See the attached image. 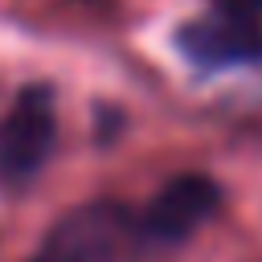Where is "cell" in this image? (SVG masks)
<instances>
[{
  "label": "cell",
  "instance_id": "3",
  "mask_svg": "<svg viewBox=\"0 0 262 262\" xmlns=\"http://www.w3.org/2000/svg\"><path fill=\"white\" fill-rule=\"evenodd\" d=\"M135 209L115 196H98L61 213L29 262H115L123 246H131Z\"/></svg>",
  "mask_w": 262,
  "mask_h": 262
},
{
  "label": "cell",
  "instance_id": "2",
  "mask_svg": "<svg viewBox=\"0 0 262 262\" xmlns=\"http://www.w3.org/2000/svg\"><path fill=\"white\" fill-rule=\"evenodd\" d=\"M221 209V184L205 172H180L172 176L131 221V250L135 254H160L184 246L213 213Z\"/></svg>",
  "mask_w": 262,
  "mask_h": 262
},
{
  "label": "cell",
  "instance_id": "1",
  "mask_svg": "<svg viewBox=\"0 0 262 262\" xmlns=\"http://www.w3.org/2000/svg\"><path fill=\"white\" fill-rule=\"evenodd\" d=\"M176 49L201 74L262 66V8L246 0H217L176 29Z\"/></svg>",
  "mask_w": 262,
  "mask_h": 262
},
{
  "label": "cell",
  "instance_id": "4",
  "mask_svg": "<svg viewBox=\"0 0 262 262\" xmlns=\"http://www.w3.org/2000/svg\"><path fill=\"white\" fill-rule=\"evenodd\" d=\"M57 143V94L45 82L25 86L0 119V184L25 188L41 176Z\"/></svg>",
  "mask_w": 262,
  "mask_h": 262
},
{
  "label": "cell",
  "instance_id": "5",
  "mask_svg": "<svg viewBox=\"0 0 262 262\" xmlns=\"http://www.w3.org/2000/svg\"><path fill=\"white\" fill-rule=\"evenodd\" d=\"M246 4H258V8H262V0H246Z\"/></svg>",
  "mask_w": 262,
  "mask_h": 262
}]
</instances>
